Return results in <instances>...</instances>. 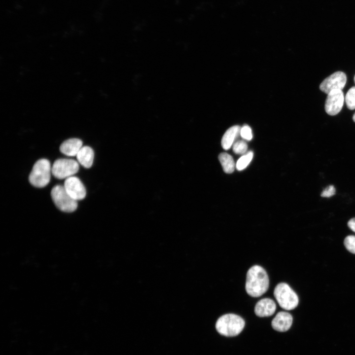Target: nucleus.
I'll return each instance as SVG.
<instances>
[{
    "label": "nucleus",
    "instance_id": "19",
    "mask_svg": "<svg viewBox=\"0 0 355 355\" xmlns=\"http://www.w3.org/2000/svg\"><path fill=\"white\" fill-rule=\"evenodd\" d=\"M344 244L349 251L355 254V236L349 235L347 236L344 240Z\"/></svg>",
    "mask_w": 355,
    "mask_h": 355
},
{
    "label": "nucleus",
    "instance_id": "1",
    "mask_svg": "<svg viewBox=\"0 0 355 355\" xmlns=\"http://www.w3.org/2000/svg\"><path fill=\"white\" fill-rule=\"evenodd\" d=\"M269 277L261 266L257 265L250 267L248 271L246 281V290L250 296L258 297L268 289Z\"/></svg>",
    "mask_w": 355,
    "mask_h": 355
},
{
    "label": "nucleus",
    "instance_id": "3",
    "mask_svg": "<svg viewBox=\"0 0 355 355\" xmlns=\"http://www.w3.org/2000/svg\"><path fill=\"white\" fill-rule=\"evenodd\" d=\"M52 167L49 161L40 159L34 165L29 176L30 183L35 187L42 188L50 181Z\"/></svg>",
    "mask_w": 355,
    "mask_h": 355
},
{
    "label": "nucleus",
    "instance_id": "7",
    "mask_svg": "<svg viewBox=\"0 0 355 355\" xmlns=\"http://www.w3.org/2000/svg\"><path fill=\"white\" fill-rule=\"evenodd\" d=\"M346 81V74L342 71H336L326 78L320 84V88L327 94L333 90H342Z\"/></svg>",
    "mask_w": 355,
    "mask_h": 355
},
{
    "label": "nucleus",
    "instance_id": "4",
    "mask_svg": "<svg viewBox=\"0 0 355 355\" xmlns=\"http://www.w3.org/2000/svg\"><path fill=\"white\" fill-rule=\"evenodd\" d=\"M274 295L280 307L286 310L295 309L299 303L297 295L286 283L278 284L274 289Z\"/></svg>",
    "mask_w": 355,
    "mask_h": 355
},
{
    "label": "nucleus",
    "instance_id": "10",
    "mask_svg": "<svg viewBox=\"0 0 355 355\" xmlns=\"http://www.w3.org/2000/svg\"><path fill=\"white\" fill-rule=\"evenodd\" d=\"M292 321L291 314L286 312L281 311L278 312L273 319L271 325L275 330L285 332L290 328Z\"/></svg>",
    "mask_w": 355,
    "mask_h": 355
},
{
    "label": "nucleus",
    "instance_id": "13",
    "mask_svg": "<svg viewBox=\"0 0 355 355\" xmlns=\"http://www.w3.org/2000/svg\"><path fill=\"white\" fill-rule=\"evenodd\" d=\"M94 158V151L88 146H82L76 155V158L79 163L87 169L92 166Z\"/></svg>",
    "mask_w": 355,
    "mask_h": 355
},
{
    "label": "nucleus",
    "instance_id": "6",
    "mask_svg": "<svg viewBox=\"0 0 355 355\" xmlns=\"http://www.w3.org/2000/svg\"><path fill=\"white\" fill-rule=\"evenodd\" d=\"M79 168L78 162L73 159H58L52 166V174L57 178H67L77 173Z\"/></svg>",
    "mask_w": 355,
    "mask_h": 355
},
{
    "label": "nucleus",
    "instance_id": "15",
    "mask_svg": "<svg viewBox=\"0 0 355 355\" xmlns=\"http://www.w3.org/2000/svg\"><path fill=\"white\" fill-rule=\"evenodd\" d=\"M218 159L225 173L231 174L234 172L235 162L230 154L225 152L221 153L218 156Z\"/></svg>",
    "mask_w": 355,
    "mask_h": 355
},
{
    "label": "nucleus",
    "instance_id": "22",
    "mask_svg": "<svg viewBox=\"0 0 355 355\" xmlns=\"http://www.w3.org/2000/svg\"><path fill=\"white\" fill-rule=\"evenodd\" d=\"M348 227L355 232V218L351 219L348 222Z\"/></svg>",
    "mask_w": 355,
    "mask_h": 355
},
{
    "label": "nucleus",
    "instance_id": "17",
    "mask_svg": "<svg viewBox=\"0 0 355 355\" xmlns=\"http://www.w3.org/2000/svg\"><path fill=\"white\" fill-rule=\"evenodd\" d=\"M345 102L349 109H355V86L351 88L347 92L345 97Z\"/></svg>",
    "mask_w": 355,
    "mask_h": 355
},
{
    "label": "nucleus",
    "instance_id": "5",
    "mask_svg": "<svg viewBox=\"0 0 355 355\" xmlns=\"http://www.w3.org/2000/svg\"><path fill=\"white\" fill-rule=\"evenodd\" d=\"M51 196L56 206L63 212H73L77 207V201L69 195L64 185L54 186L51 190Z\"/></svg>",
    "mask_w": 355,
    "mask_h": 355
},
{
    "label": "nucleus",
    "instance_id": "14",
    "mask_svg": "<svg viewBox=\"0 0 355 355\" xmlns=\"http://www.w3.org/2000/svg\"><path fill=\"white\" fill-rule=\"evenodd\" d=\"M240 130L239 126L235 125L231 127L225 132L221 140V145L223 149L228 150L230 148L240 135Z\"/></svg>",
    "mask_w": 355,
    "mask_h": 355
},
{
    "label": "nucleus",
    "instance_id": "2",
    "mask_svg": "<svg viewBox=\"0 0 355 355\" xmlns=\"http://www.w3.org/2000/svg\"><path fill=\"white\" fill-rule=\"evenodd\" d=\"M245 325V321L240 316L234 314H227L217 320L215 328L220 334L232 337L239 334Z\"/></svg>",
    "mask_w": 355,
    "mask_h": 355
},
{
    "label": "nucleus",
    "instance_id": "20",
    "mask_svg": "<svg viewBox=\"0 0 355 355\" xmlns=\"http://www.w3.org/2000/svg\"><path fill=\"white\" fill-rule=\"evenodd\" d=\"M240 136L247 141H250L252 138V133L250 127L248 125H244L241 128Z\"/></svg>",
    "mask_w": 355,
    "mask_h": 355
},
{
    "label": "nucleus",
    "instance_id": "12",
    "mask_svg": "<svg viewBox=\"0 0 355 355\" xmlns=\"http://www.w3.org/2000/svg\"><path fill=\"white\" fill-rule=\"evenodd\" d=\"M82 147V142L79 139L72 138L64 141L60 146V151L69 156H76Z\"/></svg>",
    "mask_w": 355,
    "mask_h": 355
},
{
    "label": "nucleus",
    "instance_id": "11",
    "mask_svg": "<svg viewBox=\"0 0 355 355\" xmlns=\"http://www.w3.org/2000/svg\"><path fill=\"white\" fill-rule=\"evenodd\" d=\"M276 307V304L274 300L265 298L256 303L254 307V313L259 317H269L274 314Z\"/></svg>",
    "mask_w": 355,
    "mask_h": 355
},
{
    "label": "nucleus",
    "instance_id": "18",
    "mask_svg": "<svg viewBox=\"0 0 355 355\" xmlns=\"http://www.w3.org/2000/svg\"><path fill=\"white\" fill-rule=\"evenodd\" d=\"M248 144L244 141H238L234 142L233 145V151L238 154H243L247 152Z\"/></svg>",
    "mask_w": 355,
    "mask_h": 355
},
{
    "label": "nucleus",
    "instance_id": "9",
    "mask_svg": "<svg viewBox=\"0 0 355 355\" xmlns=\"http://www.w3.org/2000/svg\"><path fill=\"white\" fill-rule=\"evenodd\" d=\"M64 186L69 195L76 201L82 200L86 196L85 187L76 177L71 176L66 178Z\"/></svg>",
    "mask_w": 355,
    "mask_h": 355
},
{
    "label": "nucleus",
    "instance_id": "16",
    "mask_svg": "<svg viewBox=\"0 0 355 355\" xmlns=\"http://www.w3.org/2000/svg\"><path fill=\"white\" fill-rule=\"evenodd\" d=\"M253 156V153L250 151L242 156L237 161L236 168L238 171L245 169L250 163Z\"/></svg>",
    "mask_w": 355,
    "mask_h": 355
},
{
    "label": "nucleus",
    "instance_id": "8",
    "mask_svg": "<svg viewBox=\"0 0 355 355\" xmlns=\"http://www.w3.org/2000/svg\"><path fill=\"white\" fill-rule=\"evenodd\" d=\"M344 101L342 90H333L327 94L325 103V110L330 115L337 114L342 109Z\"/></svg>",
    "mask_w": 355,
    "mask_h": 355
},
{
    "label": "nucleus",
    "instance_id": "24",
    "mask_svg": "<svg viewBox=\"0 0 355 355\" xmlns=\"http://www.w3.org/2000/svg\"><path fill=\"white\" fill-rule=\"evenodd\" d=\"M354 81H355V77H354Z\"/></svg>",
    "mask_w": 355,
    "mask_h": 355
},
{
    "label": "nucleus",
    "instance_id": "21",
    "mask_svg": "<svg viewBox=\"0 0 355 355\" xmlns=\"http://www.w3.org/2000/svg\"><path fill=\"white\" fill-rule=\"evenodd\" d=\"M335 188L332 185H329L321 193L322 197H330L335 194Z\"/></svg>",
    "mask_w": 355,
    "mask_h": 355
},
{
    "label": "nucleus",
    "instance_id": "23",
    "mask_svg": "<svg viewBox=\"0 0 355 355\" xmlns=\"http://www.w3.org/2000/svg\"><path fill=\"white\" fill-rule=\"evenodd\" d=\"M353 119L354 121L355 122V113H354V114L353 115Z\"/></svg>",
    "mask_w": 355,
    "mask_h": 355
}]
</instances>
